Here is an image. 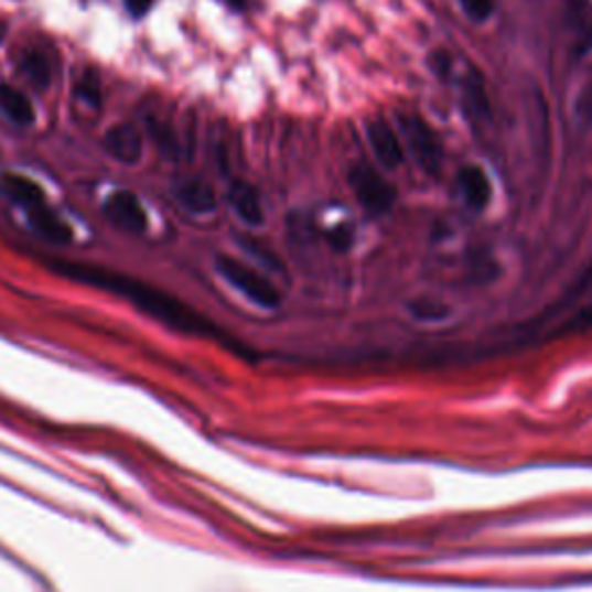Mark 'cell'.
Listing matches in <instances>:
<instances>
[{
    "label": "cell",
    "mask_w": 592,
    "mask_h": 592,
    "mask_svg": "<svg viewBox=\"0 0 592 592\" xmlns=\"http://www.w3.org/2000/svg\"><path fill=\"white\" fill-rule=\"evenodd\" d=\"M52 271L73 278L77 282H84V286L107 290L116 297H123L132 301L141 313L151 315L153 320L168 324L181 334H195V336H220V331L216 329L211 320L193 311L191 305H185L176 297L162 292L153 286H147L137 278H128L123 273H116L103 267H93V265H82V262H52Z\"/></svg>",
    "instance_id": "6da1fadb"
},
{
    "label": "cell",
    "mask_w": 592,
    "mask_h": 592,
    "mask_svg": "<svg viewBox=\"0 0 592 592\" xmlns=\"http://www.w3.org/2000/svg\"><path fill=\"white\" fill-rule=\"evenodd\" d=\"M398 137L402 149L410 151L419 168L429 174H438L442 168V141L438 132L423 121L419 114L400 111L398 114Z\"/></svg>",
    "instance_id": "7a4b0ae2"
},
{
    "label": "cell",
    "mask_w": 592,
    "mask_h": 592,
    "mask_svg": "<svg viewBox=\"0 0 592 592\" xmlns=\"http://www.w3.org/2000/svg\"><path fill=\"white\" fill-rule=\"evenodd\" d=\"M216 269L234 290H239L255 305L267 308V311H273V308L280 305V294L271 286V280H267L262 273L255 271L252 267L239 262L236 257L216 255Z\"/></svg>",
    "instance_id": "3957f363"
},
{
    "label": "cell",
    "mask_w": 592,
    "mask_h": 592,
    "mask_svg": "<svg viewBox=\"0 0 592 592\" xmlns=\"http://www.w3.org/2000/svg\"><path fill=\"white\" fill-rule=\"evenodd\" d=\"M347 181L354 197L370 216H383L396 204V187L368 162H354L347 172Z\"/></svg>",
    "instance_id": "277c9868"
},
{
    "label": "cell",
    "mask_w": 592,
    "mask_h": 592,
    "mask_svg": "<svg viewBox=\"0 0 592 592\" xmlns=\"http://www.w3.org/2000/svg\"><path fill=\"white\" fill-rule=\"evenodd\" d=\"M366 137L377 162L385 164L387 170H396L406 160V149L396 132V128L383 116H373L366 121Z\"/></svg>",
    "instance_id": "5b68a950"
},
{
    "label": "cell",
    "mask_w": 592,
    "mask_h": 592,
    "mask_svg": "<svg viewBox=\"0 0 592 592\" xmlns=\"http://www.w3.org/2000/svg\"><path fill=\"white\" fill-rule=\"evenodd\" d=\"M107 220L128 234H144L149 227V216L139 197L130 191H116L105 202Z\"/></svg>",
    "instance_id": "8992f818"
},
{
    "label": "cell",
    "mask_w": 592,
    "mask_h": 592,
    "mask_svg": "<svg viewBox=\"0 0 592 592\" xmlns=\"http://www.w3.org/2000/svg\"><path fill=\"white\" fill-rule=\"evenodd\" d=\"M564 33L574 56L592 50V0H564Z\"/></svg>",
    "instance_id": "52a82bcc"
},
{
    "label": "cell",
    "mask_w": 592,
    "mask_h": 592,
    "mask_svg": "<svg viewBox=\"0 0 592 592\" xmlns=\"http://www.w3.org/2000/svg\"><path fill=\"white\" fill-rule=\"evenodd\" d=\"M456 187L463 204L472 211H484L491 204V181L477 164H465L459 170Z\"/></svg>",
    "instance_id": "ba28073f"
},
{
    "label": "cell",
    "mask_w": 592,
    "mask_h": 592,
    "mask_svg": "<svg viewBox=\"0 0 592 592\" xmlns=\"http://www.w3.org/2000/svg\"><path fill=\"white\" fill-rule=\"evenodd\" d=\"M105 149L123 164L139 162L141 153H144V139L130 123H118L105 134Z\"/></svg>",
    "instance_id": "9c48e42d"
},
{
    "label": "cell",
    "mask_w": 592,
    "mask_h": 592,
    "mask_svg": "<svg viewBox=\"0 0 592 592\" xmlns=\"http://www.w3.org/2000/svg\"><path fill=\"white\" fill-rule=\"evenodd\" d=\"M461 103L472 126H484L491 121V105L486 98L484 79L477 75V69H470V73L463 77Z\"/></svg>",
    "instance_id": "30bf717a"
},
{
    "label": "cell",
    "mask_w": 592,
    "mask_h": 592,
    "mask_svg": "<svg viewBox=\"0 0 592 592\" xmlns=\"http://www.w3.org/2000/svg\"><path fill=\"white\" fill-rule=\"evenodd\" d=\"M229 204L236 216L248 227H262L265 225V206L259 200V193L246 181H234L229 185Z\"/></svg>",
    "instance_id": "8fae6325"
},
{
    "label": "cell",
    "mask_w": 592,
    "mask_h": 592,
    "mask_svg": "<svg viewBox=\"0 0 592 592\" xmlns=\"http://www.w3.org/2000/svg\"><path fill=\"white\" fill-rule=\"evenodd\" d=\"M0 193H3L8 200H12L14 204H19L23 211H31L35 206L46 204L42 187L33 179L17 174V172L0 174Z\"/></svg>",
    "instance_id": "7c38bea8"
},
{
    "label": "cell",
    "mask_w": 592,
    "mask_h": 592,
    "mask_svg": "<svg viewBox=\"0 0 592 592\" xmlns=\"http://www.w3.org/2000/svg\"><path fill=\"white\" fill-rule=\"evenodd\" d=\"M26 216H29V223L33 225V229L50 244L65 246V244L73 241V229H69V225L58 216V213L50 204H42V206L26 211Z\"/></svg>",
    "instance_id": "4fadbf2b"
},
{
    "label": "cell",
    "mask_w": 592,
    "mask_h": 592,
    "mask_svg": "<svg viewBox=\"0 0 592 592\" xmlns=\"http://www.w3.org/2000/svg\"><path fill=\"white\" fill-rule=\"evenodd\" d=\"M174 197L185 211L197 213V216H202V213H211L213 208H216V193H213V187L208 183H204L200 179L183 181L181 185H176Z\"/></svg>",
    "instance_id": "5bb4252c"
},
{
    "label": "cell",
    "mask_w": 592,
    "mask_h": 592,
    "mask_svg": "<svg viewBox=\"0 0 592 592\" xmlns=\"http://www.w3.org/2000/svg\"><path fill=\"white\" fill-rule=\"evenodd\" d=\"M0 114H6L14 126H31L35 121L31 100L10 84H0Z\"/></svg>",
    "instance_id": "9a60e30c"
},
{
    "label": "cell",
    "mask_w": 592,
    "mask_h": 592,
    "mask_svg": "<svg viewBox=\"0 0 592 592\" xmlns=\"http://www.w3.org/2000/svg\"><path fill=\"white\" fill-rule=\"evenodd\" d=\"M21 73L35 88H46L52 84V65L42 52H29L21 58Z\"/></svg>",
    "instance_id": "2e32d148"
},
{
    "label": "cell",
    "mask_w": 592,
    "mask_h": 592,
    "mask_svg": "<svg viewBox=\"0 0 592 592\" xmlns=\"http://www.w3.org/2000/svg\"><path fill=\"white\" fill-rule=\"evenodd\" d=\"M77 98L84 100L88 107H100L103 103V86H100V77L96 69H86L82 75L79 84H77Z\"/></svg>",
    "instance_id": "e0dca14e"
},
{
    "label": "cell",
    "mask_w": 592,
    "mask_h": 592,
    "mask_svg": "<svg viewBox=\"0 0 592 592\" xmlns=\"http://www.w3.org/2000/svg\"><path fill=\"white\" fill-rule=\"evenodd\" d=\"M456 3L461 6L463 14L475 23L488 21L495 12V0H456Z\"/></svg>",
    "instance_id": "ac0fdd59"
},
{
    "label": "cell",
    "mask_w": 592,
    "mask_h": 592,
    "mask_svg": "<svg viewBox=\"0 0 592 592\" xmlns=\"http://www.w3.org/2000/svg\"><path fill=\"white\" fill-rule=\"evenodd\" d=\"M123 3H126V10H128L130 17L141 19V17L149 14L153 0H123Z\"/></svg>",
    "instance_id": "d6986e66"
},
{
    "label": "cell",
    "mask_w": 592,
    "mask_h": 592,
    "mask_svg": "<svg viewBox=\"0 0 592 592\" xmlns=\"http://www.w3.org/2000/svg\"><path fill=\"white\" fill-rule=\"evenodd\" d=\"M220 3L236 10V12H241L246 8V0H220Z\"/></svg>",
    "instance_id": "ffe728a7"
}]
</instances>
